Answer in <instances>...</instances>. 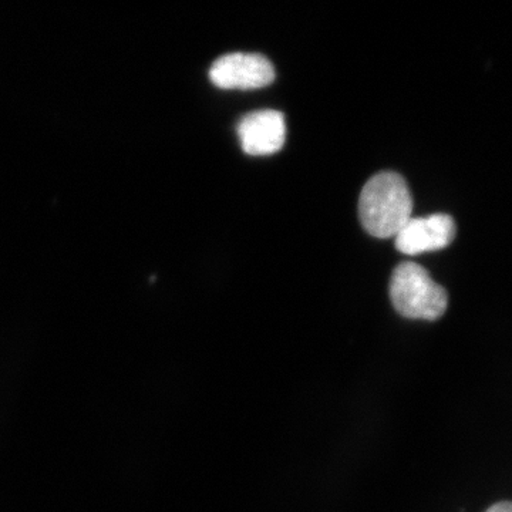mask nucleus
Instances as JSON below:
<instances>
[{
    "mask_svg": "<svg viewBox=\"0 0 512 512\" xmlns=\"http://www.w3.org/2000/svg\"><path fill=\"white\" fill-rule=\"evenodd\" d=\"M413 197L406 180L393 171L370 178L359 198V218L367 234L375 238L396 237L412 220Z\"/></svg>",
    "mask_w": 512,
    "mask_h": 512,
    "instance_id": "f257e3e1",
    "label": "nucleus"
},
{
    "mask_svg": "<svg viewBox=\"0 0 512 512\" xmlns=\"http://www.w3.org/2000/svg\"><path fill=\"white\" fill-rule=\"evenodd\" d=\"M390 301L407 319L437 320L447 311L446 289L416 262H403L390 278Z\"/></svg>",
    "mask_w": 512,
    "mask_h": 512,
    "instance_id": "f03ea898",
    "label": "nucleus"
},
{
    "mask_svg": "<svg viewBox=\"0 0 512 512\" xmlns=\"http://www.w3.org/2000/svg\"><path fill=\"white\" fill-rule=\"evenodd\" d=\"M210 79L224 90H255L275 80L274 64L258 53H229L215 60Z\"/></svg>",
    "mask_w": 512,
    "mask_h": 512,
    "instance_id": "7ed1b4c3",
    "label": "nucleus"
},
{
    "mask_svg": "<svg viewBox=\"0 0 512 512\" xmlns=\"http://www.w3.org/2000/svg\"><path fill=\"white\" fill-rule=\"evenodd\" d=\"M456 222L450 215L434 214L412 218L394 237L402 254L420 255L448 247L456 238Z\"/></svg>",
    "mask_w": 512,
    "mask_h": 512,
    "instance_id": "20e7f679",
    "label": "nucleus"
},
{
    "mask_svg": "<svg viewBox=\"0 0 512 512\" xmlns=\"http://www.w3.org/2000/svg\"><path fill=\"white\" fill-rule=\"evenodd\" d=\"M242 150L249 156H271L284 147L286 124L284 114L275 110H259L242 117L238 123Z\"/></svg>",
    "mask_w": 512,
    "mask_h": 512,
    "instance_id": "39448f33",
    "label": "nucleus"
},
{
    "mask_svg": "<svg viewBox=\"0 0 512 512\" xmlns=\"http://www.w3.org/2000/svg\"><path fill=\"white\" fill-rule=\"evenodd\" d=\"M487 512H512V503L495 504Z\"/></svg>",
    "mask_w": 512,
    "mask_h": 512,
    "instance_id": "423d86ee",
    "label": "nucleus"
}]
</instances>
